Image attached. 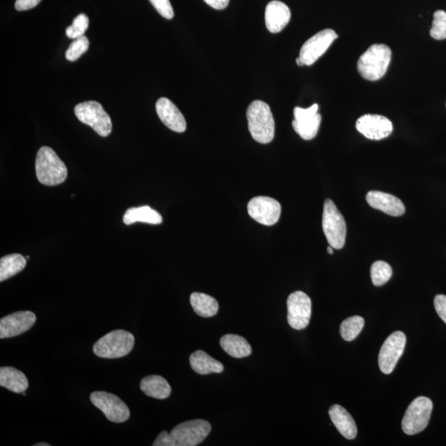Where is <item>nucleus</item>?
Wrapping results in <instances>:
<instances>
[{"label":"nucleus","instance_id":"e433bc0d","mask_svg":"<svg viewBox=\"0 0 446 446\" xmlns=\"http://www.w3.org/2000/svg\"><path fill=\"white\" fill-rule=\"evenodd\" d=\"M333 249H334V248H333L332 246H328L327 247V252L329 254L332 255L333 254Z\"/></svg>","mask_w":446,"mask_h":446},{"label":"nucleus","instance_id":"9b49d317","mask_svg":"<svg viewBox=\"0 0 446 446\" xmlns=\"http://www.w3.org/2000/svg\"><path fill=\"white\" fill-rule=\"evenodd\" d=\"M248 214L256 222L265 226L276 224L281 215V205L274 198L258 196L248 202Z\"/></svg>","mask_w":446,"mask_h":446},{"label":"nucleus","instance_id":"ddd939ff","mask_svg":"<svg viewBox=\"0 0 446 446\" xmlns=\"http://www.w3.org/2000/svg\"><path fill=\"white\" fill-rule=\"evenodd\" d=\"M338 38L334 30L325 29L313 36L302 47L299 58L304 66H312Z\"/></svg>","mask_w":446,"mask_h":446},{"label":"nucleus","instance_id":"b1692460","mask_svg":"<svg viewBox=\"0 0 446 446\" xmlns=\"http://www.w3.org/2000/svg\"><path fill=\"white\" fill-rule=\"evenodd\" d=\"M144 394L156 399H165L171 394V387L165 378L150 376L142 378L140 384Z\"/></svg>","mask_w":446,"mask_h":446},{"label":"nucleus","instance_id":"c9c22d12","mask_svg":"<svg viewBox=\"0 0 446 446\" xmlns=\"http://www.w3.org/2000/svg\"><path fill=\"white\" fill-rule=\"evenodd\" d=\"M204 1L214 10H222L228 6L230 0H204Z\"/></svg>","mask_w":446,"mask_h":446},{"label":"nucleus","instance_id":"2f4dec72","mask_svg":"<svg viewBox=\"0 0 446 446\" xmlns=\"http://www.w3.org/2000/svg\"><path fill=\"white\" fill-rule=\"evenodd\" d=\"M430 34L431 38L436 40L446 38V13L445 11L437 10L435 12Z\"/></svg>","mask_w":446,"mask_h":446},{"label":"nucleus","instance_id":"0eeeda50","mask_svg":"<svg viewBox=\"0 0 446 446\" xmlns=\"http://www.w3.org/2000/svg\"><path fill=\"white\" fill-rule=\"evenodd\" d=\"M77 119L91 127L99 136L105 137L112 132V121L101 103L96 101L80 103L75 107Z\"/></svg>","mask_w":446,"mask_h":446},{"label":"nucleus","instance_id":"f257e3e1","mask_svg":"<svg viewBox=\"0 0 446 446\" xmlns=\"http://www.w3.org/2000/svg\"><path fill=\"white\" fill-rule=\"evenodd\" d=\"M209 422L197 419L180 423L168 433L162 431L153 443L154 446H196L202 443L211 432Z\"/></svg>","mask_w":446,"mask_h":446},{"label":"nucleus","instance_id":"412c9836","mask_svg":"<svg viewBox=\"0 0 446 446\" xmlns=\"http://www.w3.org/2000/svg\"><path fill=\"white\" fill-rule=\"evenodd\" d=\"M189 363L193 371L198 375L206 376L209 373L223 372V364L218 360L210 357L204 350H197L189 357Z\"/></svg>","mask_w":446,"mask_h":446},{"label":"nucleus","instance_id":"cd10ccee","mask_svg":"<svg viewBox=\"0 0 446 446\" xmlns=\"http://www.w3.org/2000/svg\"><path fill=\"white\" fill-rule=\"evenodd\" d=\"M364 326V320L359 316L346 318L340 327L341 336L346 341H354Z\"/></svg>","mask_w":446,"mask_h":446},{"label":"nucleus","instance_id":"2eb2a0df","mask_svg":"<svg viewBox=\"0 0 446 446\" xmlns=\"http://www.w3.org/2000/svg\"><path fill=\"white\" fill-rule=\"evenodd\" d=\"M355 127L363 136L373 141H380L389 137L394 130L393 124L389 119L376 114L360 117Z\"/></svg>","mask_w":446,"mask_h":446},{"label":"nucleus","instance_id":"473e14b6","mask_svg":"<svg viewBox=\"0 0 446 446\" xmlns=\"http://www.w3.org/2000/svg\"><path fill=\"white\" fill-rule=\"evenodd\" d=\"M153 7L162 17L166 20H172L174 17L173 7L170 0H150Z\"/></svg>","mask_w":446,"mask_h":446},{"label":"nucleus","instance_id":"bb28decb","mask_svg":"<svg viewBox=\"0 0 446 446\" xmlns=\"http://www.w3.org/2000/svg\"><path fill=\"white\" fill-rule=\"evenodd\" d=\"M27 259L20 254H11L3 256L0 260V281L16 276L24 270L26 267Z\"/></svg>","mask_w":446,"mask_h":446},{"label":"nucleus","instance_id":"c85d7f7f","mask_svg":"<svg viewBox=\"0 0 446 446\" xmlns=\"http://www.w3.org/2000/svg\"><path fill=\"white\" fill-rule=\"evenodd\" d=\"M371 274L373 285L380 287L389 281L393 274V269L385 261L378 260L372 265Z\"/></svg>","mask_w":446,"mask_h":446},{"label":"nucleus","instance_id":"a878e982","mask_svg":"<svg viewBox=\"0 0 446 446\" xmlns=\"http://www.w3.org/2000/svg\"><path fill=\"white\" fill-rule=\"evenodd\" d=\"M191 304L195 313L202 318H211L218 313L219 305L214 297L202 292H193Z\"/></svg>","mask_w":446,"mask_h":446},{"label":"nucleus","instance_id":"1a4fd4ad","mask_svg":"<svg viewBox=\"0 0 446 446\" xmlns=\"http://www.w3.org/2000/svg\"><path fill=\"white\" fill-rule=\"evenodd\" d=\"M288 322L295 330H303L309 326L312 315V301L302 291L292 292L288 297Z\"/></svg>","mask_w":446,"mask_h":446},{"label":"nucleus","instance_id":"aec40b11","mask_svg":"<svg viewBox=\"0 0 446 446\" xmlns=\"http://www.w3.org/2000/svg\"><path fill=\"white\" fill-rule=\"evenodd\" d=\"M329 416L333 424L340 433L348 440H353L357 436V426L354 419L344 408L340 405H333L329 410Z\"/></svg>","mask_w":446,"mask_h":446},{"label":"nucleus","instance_id":"f03ea898","mask_svg":"<svg viewBox=\"0 0 446 446\" xmlns=\"http://www.w3.org/2000/svg\"><path fill=\"white\" fill-rule=\"evenodd\" d=\"M248 128L255 141L268 144L273 141L276 123L269 106L260 101L252 102L246 112Z\"/></svg>","mask_w":446,"mask_h":446},{"label":"nucleus","instance_id":"20e7f679","mask_svg":"<svg viewBox=\"0 0 446 446\" xmlns=\"http://www.w3.org/2000/svg\"><path fill=\"white\" fill-rule=\"evenodd\" d=\"M391 49L385 44H375L359 57V73L364 79L376 81L382 79L390 65Z\"/></svg>","mask_w":446,"mask_h":446},{"label":"nucleus","instance_id":"dca6fc26","mask_svg":"<svg viewBox=\"0 0 446 446\" xmlns=\"http://www.w3.org/2000/svg\"><path fill=\"white\" fill-rule=\"evenodd\" d=\"M37 321V317L30 311H21L8 315L0 320V338L20 336L29 331Z\"/></svg>","mask_w":446,"mask_h":446},{"label":"nucleus","instance_id":"39448f33","mask_svg":"<svg viewBox=\"0 0 446 446\" xmlns=\"http://www.w3.org/2000/svg\"><path fill=\"white\" fill-rule=\"evenodd\" d=\"M135 338L132 333L115 330L101 338L94 345V353L105 359L126 357L133 350Z\"/></svg>","mask_w":446,"mask_h":446},{"label":"nucleus","instance_id":"4468645a","mask_svg":"<svg viewBox=\"0 0 446 446\" xmlns=\"http://www.w3.org/2000/svg\"><path fill=\"white\" fill-rule=\"evenodd\" d=\"M318 105L315 103L309 109L296 107L294 110L292 128L306 141L313 139L318 133L322 121V116L318 114Z\"/></svg>","mask_w":446,"mask_h":446},{"label":"nucleus","instance_id":"72a5a7b5","mask_svg":"<svg viewBox=\"0 0 446 446\" xmlns=\"http://www.w3.org/2000/svg\"><path fill=\"white\" fill-rule=\"evenodd\" d=\"M434 306L437 314L446 324V296L443 295H436L434 299Z\"/></svg>","mask_w":446,"mask_h":446},{"label":"nucleus","instance_id":"f8f14e48","mask_svg":"<svg viewBox=\"0 0 446 446\" xmlns=\"http://www.w3.org/2000/svg\"><path fill=\"white\" fill-rule=\"evenodd\" d=\"M406 341V336L403 332H395L382 344L378 355V366L385 375H389L394 371L396 363L403 354Z\"/></svg>","mask_w":446,"mask_h":446},{"label":"nucleus","instance_id":"7c9ffc66","mask_svg":"<svg viewBox=\"0 0 446 446\" xmlns=\"http://www.w3.org/2000/svg\"><path fill=\"white\" fill-rule=\"evenodd\" d=\"M89 20L87 15L81 13L73 21V24L66 30L67 37L70 39H76L84 36L89 28Z\"/></svg>","mask_w":446,"mask_h":446},{"label":"nucleus","instance_id":"c756f323","mask_svg":"<svg viewBox=\"0 0 446 446\" xmlns=\"http://www.w3.org/2000/svg\"><path fill=\"white\" fill-rule=\"evenodd\" d=\"M89 47V39L84 36L74 40L66 52V58L70 61H75L87 52Z\"/></svg>","mask_w":446,"mask_h":446},{"label":"nucleus","instance_id":"7ed1b4c3","mask_svg":"<svg viewBox=\"0 0 446 446\" xmlns=\"http://www.w3.org/2000/svg\"><path fill=\"white\" fill-rule=\"evenodd\" d=\"M35 166L38 181L43 186H59L65 182L68 174L64 162L51 147L40 148Z\"/></svg>","mask_w":446,"mask_h":446},{"label":"nucleus","instance_id":"4be33fe9","mask_svg":"<svg viewBox=\"0 0 446 446\" xmlns=\"http://www.w3.org/2000/svg\"><path fill=\"white\" fill-rule=\"evenodd\" d=\"M0 386L16 394H22L28 389L29 380L24 373L13 367L0 369Z\"/></svg>","mask_w":446,"mask_h":446},{"label":"nucleus","instance_id":"423d86ee","mask_svg":"<svg viewBox=\"0 0 446 446\" xmlns=\"http://www.w3.org/2000/svg\"><path fill=\"white\" fill-rule=\"evenodd\" d=\"M322 228L331 246L336 250L344 247L346 237L345 221L334 202L329 198L324 202Z\"/></svg>","mask_w":446,"mask_h":446},{"label":"nucleus","instance_id":"6ab92c4d","mask_svg":"<svg viewBox=\"0 0 446 446\" xmlns=\"http://www.w3.org/2000/svg\"><path fill=\"white\" fill-rule=\"evenodd\" d=\"M265 25L272 34H278L288 24L291 12L285 3L278 0L269 2L265 8Z\"/></svg>","mask_w":446,"mask_h":446},{"label":"nucleus","instance_id":"393cba45","mask_svg":"<svg viewBox=\"0 0 446 446\" xmlns=\"http://www.w3.org/2000/svg\"><path fill=\"white\" fill-rule=\"evenodd\" d=\"M137 222L159 225L163 222V218L158 211L152 209L150 206L128 209L124 216V223L128 226Z\"/></svg>","mask_w":446,"mask_h":446},{"label":"nucleus","instance_id":"f3484780","mask_svg":"<svg viewBox=\"0 0 446 446\" xmlns=\"http://www.w3.org/2000/svg\"><path fill=\"white\" fill-rule=\"evenodd\" d=\"M157 114L162 123L175 133H181L186 130V121L178 107L168 98H161L156 102Z\"/></svg>","mask_w":446,"mask_h":446},{"label":"nucleus","instance_id":"a211bd4d","mask_svg":"<svg viewBox=\"0 0 446 446\" xmlns=\"http://www.w3.org/2000/svg\"><path fill=\"white\" fill-rule=\"evenodd\" d=\"M366 201L373 209L382 211L393 217L403 215L406 210L399 198L384 192L369 191L366 195Z\"/></svg>","mask_w":446,"mask_h":446},{"label":"nucleus","instance_id":"5701e85b","mask_svg":"<svg viewBox=\"0 0 446 446\" xmlns=\"http://www.w3.org/2000/svg\"><path fill=\"white\" fill-rule=\"evenodd\" d=\"M220 345L230 357L241 359L249 357L252 348L244 337L228 334L221 338Z\"/></svg>","mask_w":446,"mask_h":446},{"label":"nucleus","instance_id":"58836bf2","mask_svg":"<svg viewBox=\"0 0 446 446\" xmlns=\"http://www.w3.org/2000/svg\"><path fill=\"white\" fill-rule=\"evenodd\" d=\"M34 446H51V445L48 444V443H38V444H35Z\"/></svg>","mask_w":446,"mask_h":446},{"label":"nucleus","instance_id":"4c0bfd02","mask_svg":"<svg viewBox=\"0 0 446 446\" xmlns=\"http://www.w3.org/2000/svg\"><path fill=\"white\" fill-rule=\"evenodd\" d=\"M296 62H297V65H299V66H304V63H303V62H302V61L300 60V58H299H299H297V59L296 60Z\"/></svg>","mask_w":446,"mask_h":446},{"label":"nucleus","instance_id":"6e6552de","mask_svg":"<svg viewBox=\"0 0 446 446\" xmlns=\"http://www.w3.org/2000/svg\"><path fill=\"white\" fill-rule=\"evenodd\" d=\"M433 403L426 396H419L409 405L402 421L405 434L413 436L424 431L429 423Z\"/></svg>","mask_w":446,"mask_h":446},{"label":"nucleus","instance_id":"9d476101","mask_svg":"<svg viewBox=\"0 0 446 446\" xmlns=\"http://www.w3.org/2000/svg\"><path fill=\"white\" fill-rule=\"evenodd\" d=\"M90 401L105 414L107 420L115 423L128 421L130 417L129 408L118 396L96 391L90 395Z\"/></svg>","mask_w":446,"mask_h":446},{"label":"nucleus","instance_id":"f704fd0d","mask_svg":"<svg viewBox=\"0 0 446 446\" xmlns=\"http://www.w3.org/2000/svg\"><path fill=\"white\" fill-rule=\"evenodd\" d=\"M42 0H16L15 8L19 11L31 10L38 6Z\"/></svg>","mask_w":446,"mask_h":446}]
</instances>
